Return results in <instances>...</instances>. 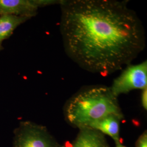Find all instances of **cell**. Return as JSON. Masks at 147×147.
I'll return each mask as SVG.
<instances>
[{"instance_id": "1", "label": "cell", "mask_w": 147, "mask_h": 147, "mask_svg": "<svg viewBox=\"0 0 147 147\" xmlns=\"http://www.w3.org/2000/svg\"><path fill=\"white\" fill-rule=\"evenodd\" d=\"M60 30L69 57L107 76L130 64L146 47L144 27L125 1H61Z\"/></svg>"}, {"instance_id": "2", "label": "cell", "mask_w": 147, "mask_h": 147, "mask_svg": "<svg viewBox=\"0 0 147 147\" xmlns=\"http://www.w3.org/2000/svg\"><path fill=\"white\" fill-rule=\"evenodd\" d=\"M64 115L69 123L79 129L88 127L110 115L124 118L118 98L110 87L105 86H90L80 90L67 102Z\"/></svg>"}, {"instance_id": "3", "label": "cell", "mask_w": 147, "mask_h": 147, "mask_svg": "<svg viewBox=\"0 0 147 147\" xmlns=\"http://www.w3.org/2000/svg\"><path fill=\"white\" fill-rule=\"evenodd\" d=\"M11 147H66L56 140L46 126L21 121L14 130Z\"/></svg>"}, {"instance_id": "4", "label": "cell", "mask_w": 147, "mask_h": 147, "mask_svg": "<svg viewBox=\"0 0 147 147\" xmlns=\"http://www.w3.org/2000/svg\"><path fill=\"white\" fill-rule=\"evenodd\" d=\"M110 88L117 98L133 90H142L147 88V61L137 64L127 65L120 75L114 80Z\"/></svg>"}, {"instance_id": "5", "label": "cell", "mask_w": 147, "mask_h": 147, "mask_svg": "<svg viewBox=\"0 0 147 147\" xmlns=\"http://www.w3.org/2000/svg\"><path fill=\"white\" fill-rule=\"evenodd\" d=\"M39 8L37 0H0V16H36Z\"/></svg>"}, {"instance_id": "6", "label": "cell", "mask_w": 147, "mask_h": 147, "mask_svg": "<svg viewBox=\"0 0 147 147\" xmlns=\"http://www.w3.org/2000/svg\"><path fill=\"white\" fill-rule=\"evenodd\" d=\"M79 130L70 147H111L105 135L101 132L90 127Z\"/></svg>"}, {"instance_id": "7", "label": "cell", "mask_w": 147, "mask_h": 147, "mask_svg": "<svg viewBox=\"0 0 147 147\" xmlns=\"http://www.w3.org/2000/svg\"><path fill=\"white\" fill-rule=\"evenodd\" d=\"M123 119L116 115H110L92 123L88 127L110 137L116 144L121 142L120 123Z\"/></svg>"}, {"instance_id": "8", "label": "cell", "mask_w": 147, "mask_h": 147, "mask_svg": "<svg viewBox=\"0 0 147 147\" xmlns=\"http://www.w3.org/2000/svg\"><path fill=\"white\" fill-rule=\"evenodd\" d=\"M30 18L20 16H0V50L2 42L11 37L16 28Z\"/></svg>"}, {"instance_id": "9", "label": "cell", "mask_w": 147, "mask_h": 147, "mask_svg": "<svg viewBox=\"0 0 147 147\" xmlns=\"http://www.w3.org/2000/svg\"><path fill=\"white\" fill-rule=\"evenodd\" d=\"M136 147H147V132L146 130L136 142Z\"/></svg>"}, {"instance_id": "10", "label": "cell", "mask_w": 147, "mask_h": 147, "mask_svg": "<svg viewBox=\"0 0 147 147\" xmlns=\"http://www.w3.org/2000/svg\"><path fill=\"white\" fill-rule=\"evenodd\" d=\"M141 104L144 110H147V88L146 89H143L142 94L141 96Z\"/></svg>"}, {"instance_id": "11", "label": "cell", "mask_w": 147, "mask_h": 147, "mask_svg": "<svg viewBox=\"0 0 147 147\" xmlns=\"http://www.w3.org/2000/svg\"><path fill=\"white\" fill-rule=\"evenodd\" d=\"M115 147H127L125 146H124L121 142L120 143H116L115 144Z\"/></svg>"}]
</instances>
